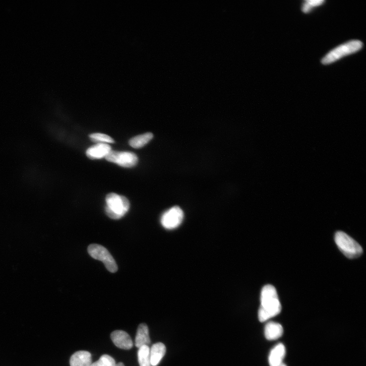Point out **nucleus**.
Returning <instances> with one entry per match:
<instances>
[{"label":"nucleus","mask_w":366,"mask_h":366,"mask_svg":"<svg viewBox=\"0 0 366 366\" xmlns=\"http://www.w3.org/2000/svg\"><path fill=\"white\" fill-rule=\"evenodd\" d=\"M184 218V213L179 207L175 206L163 214L161 222L163 227L168 230L178 228Z\"/></svg>","instance_id":"obj_7"},{"label":"nucleus","mask_w":366,"mask_h":366,"mask_svg":"<svg viewBox=\"0 0 366 366\" xmlns=\"http://www.w3.org/2000/svg\"><path fill=\"white\" fill-rule=\"evenodd\" d=\"M279 366H287V365H285V364H283V363H282V364H281V365H280Z\"/></svg>","instance_id":"obj_20"},{"label":"nucleus","mask_w":366,"mask_h":366,"mask_svg":"<svg viewBox=\"0 0 366 366\" xmlns=\"http://www.w3.org/2000/svg\"><path fill=\"white\" fill-rule=\"evenodd\" d=\"M335 241L340 251L349 258H358L363 253V248L360 244L343 232L339 231L336 233Z\"/></svg>","instance_id":"obj_3"},{"label":"nucleus","mask_w":366,"mask_h":366,"mask_svg":"<svg viewBox=\"0 0 366 366\" xmlns=\"http://www.w3.org/2000/svg\"><path fill=\"white\" fill-rule=\"evenodd\" d=\"M286 349L283 344L279 343L272 349L269 356L270 366H279L286 356Z\"/></svg>","instance_id":"obj_9"},{"label":"nucleus","mask_w":366,"mask_h":366,"mask_svg":"<svg viewBox=\"0 0 366 366\" xmlns=\"http://www.w3.org/2000/svg\"><path fill=\"white\" fill-rule=\"evenodd\" d=\"M166 347L164 343L158 342L153 344L150 349V359L152 366H157L166 355Z\"/></svg>","instance_id":"obj_14"},{"label":"nucleus","mask_w":366,"mask_h":366,"mask_svg":"<svg viewBox=\"0 0 366 366\" xmlns=\"http://www.w3.org/2000/svg\"><path fill=\"white\" fill-rule=\"evenodd\" d=\"M283 334V328L279 323L270 321L264 327V335L269 340H276L282 336Z\"/></svg>","instance_id":"obj_13"},{"label":"nucleus","mask_w":366,"mask_h":366,"mask_svg":"<svg viewBox=\"0 0 366 366\" xmlns=\"http://www.w3.org/2000/svg\"><path fill=\"white\" fill-rule=\"evenodd\" d=\"M153 137V134L150 132L139 135L129 140V145L133 148L139 149L147 144Z\"/></svg>","instance_id":"obj_15"},{"label":"nucleus","mask_w":366,"mask_h":366,"mask_svg":"<svg viewBox=\"0 0 366 366\" xmlns=\"http://www.w3.org/2000/svg\"><path fill=\"white\" fill-rule=\"evenodd\" d=\"M92 364L91 354L87 351L77 352L70 359V366H91Z\"/></svg>","instance_id":"obj_11"},{"label":"nucleus","mask_w":366,"mask_h":366,"mask_svg":"<svg viewBox=\"0 0 366 366\" xmlns=\"http://www.w3.org/2000/svg\"><path fill=\"white\" fill-rule=\"evenodd\" d=\"M261 304L258 316L260 322H264L279 314L281 311L280 302L276 289L268 284L264 286L261 292Z\"/></svg>","instance_id":"obj_1"},{"label":"nucleus","mask_w":366,"mask_h":366,"mask_svg":"<svg viewBox=\"0 0 366 366\" xmlns=\"http://www.w3.org/2000/svg\"><path fill=\"white\" fill-rule=\"evenodd\" d=\"M106 202V214L113 219H119L123 217L130 208V202L126 197L115 193L107 195Z\"/></svg>","instance_id":"obj_2"},{"label":"nucleus","mask_w":366,"mask_h":366,"mask_svg":"<svg viewBox=\"0 0 366 366\" xmlns=\"http://www.w3.org/2000/svg\"><path fill=\"white\" fill-rule=\"evenodd\" d=\"M111 150L110 145L98 143L89 148L86 151V154L91 159H100L106 157Z\"/></svg>","instance_id":"obj_10"},{"label":"nucleus","mask_w":366,"mask_h":366,"mask_svg":"<svg viewBox=\"0 0 366 366\" xmlns=\"http://www.w3.org/2000/svg\"><path fill=\"white\" fill-rule=\"evenodd\" d=\"M89 137L92 141L98 143H114V140L110 136L100 133H95L91 134Z\"/></svg>","instance_id":"obj_17"},{"label":"nucleus","mask_w":366,"mask_h":366,"mask_svg":"<svg viewBox=\"0 0 366 366\" xmlns=\"http://www.w3.org/2000/svg\"><path fill=\"white\" fill-rule=\"evenodd\" d=\"M111 339L119 349L129 350L132 348L133 341L129 334L125 331L117 330L112 333Z\"/></svg>","instance_id":"obj_8"},{"label":"nucleus","mask_w":366,"mask_h":366,"mask_svg":"<svg viewBox=\"0 0 366 366\" xmlns=\"http://www.w3.org/2000/svg\"><path fill=\"white\" fill-rule=\"evenodd\" d=\"M105 158L108 161L126 168H132L135 166L138 162V157L136 154L130 152L111 150Z\"/></svg>","instance_id":"obj_6"},{"label":"nucleus","mask_w":366,"mask_h":366,"mask_svg":"<svg viewBox=\"0 0 366 366\" xmlns=\"http://www.w3.org/2000/svg\"><path fill=\"white\" fill-rule=\"evenodd\" d=\"M151 343L148 325L141 323L137 328L135 340V347L139 349L144 345H149Z\"/></svg>","instance_id":"obj_12"},{"label":"nucleus","mask_w":366,"mask_h":366,"mask_svg":"<svg viewBox=\"0 0 366 366\" xmlns=\"http://www.w3.org/2000/svg\"><path fill=\"white\" fill-rule=\"evenodd\" d=\"M363 47L360 40H352L334 49L321 60L324 65L331 64L342 58L359 51Z\"/></svg>","instance_id":"obj_4"},{"label":"nucleus","mask_w":366,"mask_h":366,"mask_svg":"<svg viewBox=\"0 0 366 366\" xmlns=\"http://www.w3.org/2000/svg\"><path fill=\"white\" fill-rule=\"evenodd\" d=\"M115 360L108 355L102 356L98 361L92 363L91 366H115Z\"/></svg>","instance_id":"obj_18"},{"label":"nucleus","mask_w":366,"mask_h":366,"mask_svg":"<svg viewBox=\"0 0 366 366\" xmlns=\"http://www.w3.org/2000/svg\"><path fill=\"white\" fill-rule=\"evenodd\" d=\"M88 251L93 258L103 261L107 270L111 273H115L118 270L117 263L109 252L104 246L99 244H91L88 248Z\"/></svg>","instance_id":"obj_5"},{"label":"nucleus","mask_w":366,"mask_h":366,"mask_svg":"<svg viewBox=\"0 0 366 366\" xmlns=\"http://www.w3.org/2000/svg\"><path fill=\"white\" fill-rule=\"evenodd\" d=\"M150 348L148 345H144L138 349L137 356L140 366H152L150 359Z\"/></svg>","instance_id":"obj_16"},{"label":"nucleus","mask_w":366,"mask_h":366,"mask_svg":"<svg viewBox=\"0 0 366 366\" xmlns=\"http://www.w3.org/2000/svg\"><path fill=\"white\" fill-rule=\"evenodd\" d=\"M324 2L323 0H308L305 2L302 10L304 13L309 12L313 8L321 5Z\"/></svg>","instance_id":"obj_19"}]
</instances>
